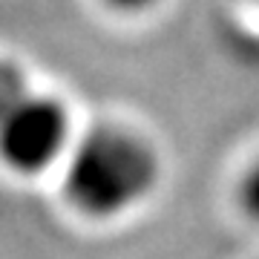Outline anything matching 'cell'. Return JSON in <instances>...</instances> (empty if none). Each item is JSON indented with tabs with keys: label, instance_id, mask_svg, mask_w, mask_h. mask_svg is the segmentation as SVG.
I'll list each match as a JSON object with an SVG mask.
<instances>
[{
	"label": "cell",
	"instance_id": "obj_2",
	"mask_svg": "<svg viewBox=\"0 0 259 259\" xmlns=\"http://www.w3.org/2000/svg\"><path fill=\"white\" fill-rule=\"evenodd\" d=\"M72 121L55 95L23 93L0 110V164L18 176H37L66 158Z\"/></svg>",
	"mask_w": 259,
	"mask_h": 259
},
{
	"label": "cell",
	"instance_id": "obj_1",
	"mask_svg": "<svg viewBox=\"0 0 259 259\" xmlns=\"http://www.w3.org/2000/svg\"><path fill=\"white\" fill-rule=\"evenodd\" d=\"M158 173V156L144 136L101 124L66 153L64 196L81 216L107 222L136 210L156 190Z\"/></svg>",
	"mask_w": 259,
	"mask_h": 259
},
{
	"label": "cell",
	"instance_id": "obj_3",
	"mask_svg": "<svg viewBox=\"0 0 259 259\" xmlns=\"http://www.w3.org/2000/svg\"><path fill=\"white\" fill-rule=\"evenodd\" d=\"M239 204H242V210L248 213V219L259 222V158H256V161H250L248 170L242 173Z\"/></svg>",
	"mask_w": 259,
	"mask_h": 259
},
{
	"label": "cell",
	"instance_id": "obj_4",
	"mask_svg": "<svg viewBox=\"0 0 259 259\" xmlns=\"http://www.w3.org/2000/svg\"><path fill=\"white\" fill-rule=\"evenodd\" d=\"M107 3H110L112 9L133 15V12H144V9H150L153 3H158V0H107Z\"/></svg>",
	"mask_w": 259,
	"mask_h": 259
}]
</instances>
